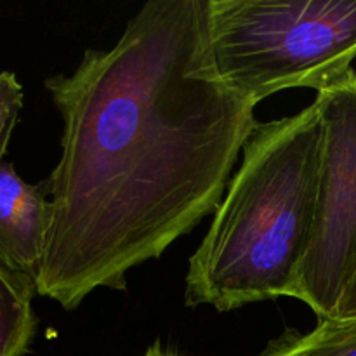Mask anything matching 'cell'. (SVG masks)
Returning <instances> with one entry per match:
<instances>
[{"label":"cell","instance_id":"cell-9","mask_svg":"<svg viewBox=\"0 0 356 356\" xmlns=\"http://www.w3.org/2000/svg\"><path fill=\"white\" fill-rule=\"evenodd\" d=\"M330 320H356V270L341 296L336 315Z\"/></svg>","mask_w":356,"mask_h":356},{"label":"cell","instance_id":"cell-10","mask_svg":"<svg viewBox=\"0 0 356 356\" xmlns=\"http://www.w3.org/2000/svg\"><path fill=\"white\" fill-rule=\"evenodd\" d=\"M143 356H181V355H177L176 351H172V350H167V348H163L162 344L156 341L155 344H152V346L146 350V353Z\"/></svg>","mask_w":356,"mask_h":356},{"label":"cell","instance_id":"cell-5","mask_svg":"<svg viewBox=\"0 0 356 356\" xmlns=\"http://www.w3.org/2000/svg\"><path fill=\"white\" fill-rule=\"evenodd\" d=\"M49 200L44 184H28L14 165H0V263L35 280L49 233Z\"/></svg>","mask_w":356,"mask_h":356},{"label":"cell","instance_id":"cell-2","mask_svg":"<svg viewBox=\"0 0 356 356\" xmlns=\"http://www.w3.org/2000/svg\"><path fill=\"white\" fill-rule=\"evenodd\" d=\"M322 124L315 104L257 124L211 228L190 257L184 302L233 312L296 298L318 207Z\"/></svg>","mask_w":356,"mask_h":356},{"label":"cell","instance_id":"cell-6","mask_svg":"<svg viewBox=\"0 0 356 356\" xmlns=\"http://www.w3.org/2000/svg\"><path fill=\"white\" fill-rule=\"evenodd\" d=\"M35 280L0 263V356H24L37 330Z\"/></svg>","mask_w":356,"mask_h":356},{"label":"cell","instance_id":"cell-1","mask_svg":"<svg viewBox=\"0 0 356 356\" xmlns=\"http://www.w3.org/2000/svg\"><path fill=\"white\" fill-rule=\"evenodd\" d=\"M63 118L44 183L49 233L37 294L79 308L159 259L214 214L257 127L216 72L207 0H149L108 51L45 80Z\"/></svg>","mask_w":356,"mask_h":356},{"label":"cell","instance_id":"cell-4","mask_svg":"<svg viewBox=\"0 0 356 356\" xmlns=\"http://www.w3.org/2000/svg\"><path fill=\"white\" fill-rule=\"evenodd\" d=\"M313 104L322 124L318 207L296 299L323 322L356 270V73L318 90Z\"/></svg>","mask_w":356,"mask_h":356},{"label":"cell","instance_id":"cell-7","mask_svg":"<svg viewBox=\"0 0 356 356\" xmlns=\"http://www.w3.org/2000/svg\"><path fill=\"white\" fill-rule=\"evenodd\" d=\"M259 356H356V320H323L305 334L285 330Z\"/></svg>","mask_w":356,"mask_h":356},{"label":"cell","instance_id":"cell-8","mask_svg":"<svg viewBox=\"0 0 356 356\" xmlns=\"http://www.w3.org/2000/svg\"><path fill=\"white\" fill-rule=\"evenodd\" d=\"M23 108V87L13 72L0 73V165Z\"/></svg>","mask_w":356,"mask_h":356},{"label":"cell","instance_id":"cell-3","mask_svg":"<svg viewBox=\"0 0 356 356\" xmlns=\"http://www.w3.org/2000/svg\"><path fill=\"white\" fill-rule=\"evenodd\" d=\"M207 31L219 79L256 106L353 70L356 0H207Z\"/></svg>","mask_w":356,"mask_h":356}]
</instances>
